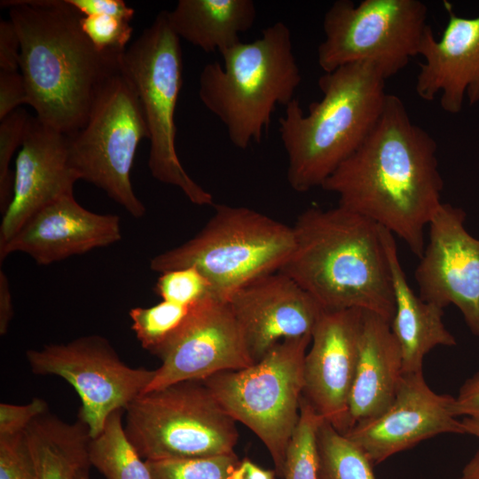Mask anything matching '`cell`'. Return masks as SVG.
Instances as JSON below:
<instances>
[{
  "label": "cell",
  "mask_w": 479,
  "mask_h": 479,
  "mask_svg": "<svg viewBox=\"0 0 479 479\" xmlns=\"http://www.w3.org/2000/svg\"><path fill=\"white\" fill-rule=\"evenodd\" d=\"M436 151L401 98L388 93L371 132L321 188L339 197L338 206L398 236L420 258L424 228L442 204Z\"/></svg>",
  "instance_id": "cell-1"
},
{
  "label": "cell",
  "mask_w": 479,
  "mask_h": 479,
  "mask_svg": "<svg viewBox=\"0 0 479 479\" xmlns=\"http://www.w3.org/2000/svg\"><path fill=\"white\" fill-rule=\"evenodd\" d=\"M20 41L28 105L43 124L71 136L86 123L122 54L98 50L67 0H5Z\"/></svg>",
  "instance_id": "cell-2"
},
{
  "label": "cell",
  "mask_w": 479,
  "mask_h": 479,
  "mask_svg": "<svg viewBox=\"0 0 479 479\" xmlns=\"http://www.w3.org/2000/svg\"><path fill=\"white\" fill-rule=\"evenodd\" d=\"M292 227L294 247L279 271L324 310L360 309L391 323L393 283L380 225L338 206L310 208Z\"/></svg>",
  "instance_id": "cell-3"
},
{
  "label": "cell",
  "mask_w": 479,
  "mask_h": 479,
  "mask_svg": "<svg viewBox=\"0 0 479 479\" xmlns=\"http://www.w3.org/2000/svg\"><path fill=\"white\" fill-rule=\"evenodd\" d=\"M385 82L373 63L345 65L320 76L322 98L310 104L307 114L297 98L285 107L279 132L293 190L321 187L359 147L383 110Z\"/></svg>",
  "instance_id": "cell-4"
},
{
  "label": "cell",
  "mask_w": 479,
  "mask_h": 479,
  "mask_svg": "<svg viewBox=\"0 0 479 479\" xmlns=\"http://www.w3.org/2000/svg\"><path fill=\"white\" fill-rule=\"evenodd\" d=\"M202 68L199 98L225 127L230 141L240 149L259 143L278 106L295 98L301 83L293 51L291 31L278 21L251 43H239Z\"/></svg>",
  "instance_id": "cell-5"
},
{
  "label": "cell",
  "mask_w": 479,
  "mask_h": 479,
  "mask_svg": "<svg viewBox=\"0 0 479 479\" xmlns=\"http://www.w3.org/2000/svg\"><path fill=\"white\" fill-rule=\"evenodd\" d=\"M215 214L192 239L155 255L157 272L193 266L211 284L215 296L227 302L239 288L279 271L294 247L288 226L246 207L215 204Z\"/></svg>",
  "instance_id": "cell-6"
},
{
  "label": "cell",
  "mask_w": 479,
  "mask_h": 479,
  "mask_svg": "<svg viewBox=\"0 0 479 479\" xmlns=\"http://www.w3.org/2000/svg\"><path fill=\"white\" fill-rule=\"evenodd\" d=\"M310 342L311 335L286 339L254 365L202 381L225 412L263 442L282 478L287 448L299 420Z\"/></svg>",
  "instance_id": "cell-7"
},
{
  "label": "cell",
  "mask_w": 479,
  "mask_h": 479,
  "mask_svg": "<svg viewBox=\"0 0 479 479\" xmlns=\"http://www.w3.org/2000/svg\"><path fill=\"white\" fill-rule=\"evenodd\" d=\"M121 69L133 84L143 108L150 135L152 176L180 189L195 205H215L211 193L185 171L176 148L175 113L183 85V53L167 11L161 12L126 49Z\"/></svg>",
  "instance_id": "cell-8"
},
{
  "label": "cell",
  "mask_w": 479,
  "mask_h": 479,
  "mask_svg": "<svg viewBox=\"0 0 479 479\" xmlns=\"http://www.w3.org/2000/svg\"><path fill=\"white\" fill-rule=\"evenodd\" d=\"M125 412L126 434L145 460L230 454L239 439L236 421L202 381L145 392Z\"/></svg>",
  "instance_id": "cell-9"
},
{
  "label": "cell",
  "mask_w": 479,
  "mask_h": 479,
  "mask_svg": "<svg viewBox=\"0 0 479 479\" xmlns=\"http://www.w3.org/2000/svg\"><path fill=\"white\" fill-rule=\"evenodd\" d=\"M149 130L136 90L120 68L104 84L84 126L68 136L69 161L80 179L103 190L135 218L146 212L130 180Z\"/></svg>",
  "instance_id": "cell-10"
},
{
  "label": "cell",
  "mask_w": 479,
  "mask_h": 479,
  "mask_svg": "<svg viewBox=\"0 0 479 479\" xmlns=\"http://www.w3.org/2000/svg\"><path fill=\"white\" fill-rule=\"evenodd\" d=\"M420 0H337L323 18L324 40L318 63L324 73L357 62H371L387 80L419 55L430 27Z\"/></svg>",
  "instance_id": "cell-11"
},
{
  "label": "cell",
  "mask_w": 479,
  "mask_h": 479,
  "mask_svg": "<svg viewBox=\"0 0 479 479\" xmlns=\"http://www.w3.org/2000/svg\"><path fill=\"white\" fill-rule=\"evenodd\" d=\"M26 357L35 374L59 376L72 385L81 399L78 419L91 438L112 412L125 411L145 393L155 374V370L129 366L108 340L95 334L29 349Z\"/></svg>",
  "instance_id": "cell-12"
},
{
  "label": "cell",
  "mask_w": 479,
  "mask_h": 479,
  "mask_svg": "<svg viewBox=\"0 0 479 479\" xmlns=\"http://www.w3.org/2000/svg\"><path fill=\"white\" fill-rule=\"evenodd\" d=\"M153 355L161 365L145 392L255 364L230 305L215 296L192 306L182 325Z\"/></svg>",
  "instance_id": "cell-13"
},
{
  "label": "cell",
  "mask_w": 479,
  "mask_h": 479,
  "mask_svg": "<svg viewBox=\"0 0 479 479\" xmlns=\"http://www.w3.org/2000/svg\"><path fill=\"white\" fill-rule=\"evenodd\" d=\"M465 211L443 203L428 224V243L414 272L419 296L455 305L479 337V239L465 228Z\"/></svg>",
  "instance_id": "cell-14"
},
{
  "label": "cell",
  "mask_w": 479,
  "mask_h": 479,
  "mask_svg": "<svg viewBox=\"0 0 479 479\" xmlns=\"http://www.w3.org/2000/svg\"><path fill=\"white\" fill-rule=\"evenodd\" d=\"M454 397L437 394L422 371L403 373L396 397L380 415L356 423L345 435L379 464L441 434H465L453 412Z\"/></svg>",
  "instance_id": "cell-15"
},
{
  "label": "cell",
  "mask_w": 479,
  "mask_h": 479,
  "mask_svg": "<svg viewBox=\"0 0 479 479\" xmlns=\"http://www.w3.org/2000/svg\"><path fill=\"white\" fill-rule=\"evenodd\" d=\"M364 310H324L304 359L302 397L337 431L350 428L349 402L359 353Z\"/></svg>",
  "instance_id": "cell-16"
},
{
  "label": "cell",
  "mask_w": 479,
  "mask_h": 479,
  "mask_svg": "<svg viewBox=\"0 0 479 479\" xmlns=\"http://www.w3.org/2000/svg\"><path fill=\"white\" fill-rule=\"evenodd\" d=\"M227 302L255 363L286 339L311 335L324 311L310 294L280 271L246 284Z\"/></svg>",
  "instance_id": "cell-17"
},
{
  "label": "cell",
  "mask_w": 479,
  "mask_h": 479,
  "mask_svg": "<svg viewBox=\"0 0 479 479\" xmlns=\"http://www.w3.org/2000/svg\"><path fill=\"white\" fill-rule=\"evenodd\" d=\"M13 173L12 197L0 226V246L37 211L74 194V185L80 180L69 161L68 136L35 116H31Z\"/></svg>",
  "instance_id": "cell-18"
},
{
  "label": "cell",
  "mask_w": 479,
  "mask_h": 479,
  "mask_svg": "<svg viewBox=\"0 0 479 479\" xmlns=\"http://www.w3.org/2000/svg\"><path fill=\"white\" fill-rule=\"evenodd\" d=\"M121 239L119 216L90 211L72 194L33 215L9 241L0 246V260L20 252L38 264L48 265L108 247Z\"/></svg>",
  "instance_id": "cell-19"
},
{
  "label": "cell",
  "mask_w": 479,
  "mask_h": 479,
  "mask_svg": "<svg viewBox=\"0 0 479 479\" xmlns=\"http://www.w3.org/2000/svg\"><path fill=\"white\" fill-rule=\"evenodd\" d=\"M449 19L441 38L429 27L419 55L415 90L427 101L440 94V106L449 114L462 110L467 98L470 106L479 102V15L465 18L448 7Z\"/></svg>",
  "instance_id": "cell-20"
},
{
  "label": "cell",
  "mask_w": 479,
  "mask_h": 479,
  "mask_svg": "<svg viewBox=\"0 0 479 479\" xmlns=\"http://www.w3.org/2000/svg\"><path fill=\"white\" fill-rule=\"evenodd\" d=\"M402 376L401 351L390 323L365 310L349 402L350 428L357 422L380 415L391 404Z\"/></svg>",
  "instance_id": "cell-21"
},
{
  "label": "cell",
  "mask_w": 479,
  "mask_h": 479,
  "mask_svg": "<svg viewBox=\"0 0 479 479\" xmlns=\"http://www.w3.org/2000/svg\"><path fill=\"white\" fill-rule=\"evenodd\" d=\"M391 269L395 314L390 323L399 346L403 373L422 371L425 356L436 346H455V337L445 327L444 308L422 300L408 284L399 261L395 236L381 226Z\"/></svg>",
  "instance_id": "cell-22"
},
{
  "label": "cell",
  "mask_w": 479,
  "mask_h": 479,
  "mask_svg": "<svg viewBox=\"0 0 479 479\" xmlns=\"http://www.w3.org/2000/svg\"><path fill=\"white\" fill-rule=\"evenodd\" d=\"M167 17L180 39L221 54L254 26L256 7L252 0H179Z\"/></svg>",
  "instance_id": "cell-23"
},
{
  "label": "cell",
  "mask_w": 479,
  "mask_h": 479,
  "mask_svg": "<svg viewBox=\"0 0 479 479\" xmlns=\"http://www.w3.org/2000/svg\"><path fill=\"white\" fill-rule=\"evenodd\" d=\"M35 479H76L91 467L88 447L90 435L79 419L66 422L49 411L35 418L25 429Z\"/></svg>",
  "instance_id": "cell-24"
},
{
  "label": "cell",
  "mask_w": 479,
  "mask_h": 479,
  "mask_svg": "<svg viewBox=\"0 0 479 479\" xmlns=\"http://www.w3.org/2000/svg\"><path fill=\"white\" fill-rule=\"evenodd\" d=\"M124 410L112 412L102 431L90 438L89 459L106 479H151L146 461L128 437L122 422Z\"/></svg>",
  "instance_id": "cell-25"
},
{
  "label": "cell",
  "mask_w": 479,
  "mask_h": 479,
  "mask_svg": "<svg viewBox=\"0 0 479 479\" xmlns=\"http://www.w3.org/2000/svg\"><path fill=\"white\" fill-rule=\"evenodd\" d=\"M318 479H376L365 453L325 420L318 431Z\"/></svg>",
  "instance_id": "cell-26"
},
{
  "label": "cell",
  "mask_w": 479,
  "mask_h": 479,
  "mask_svg": "<svg viewBox=\"0 0 479 479\" xmlns=\"http://www.w3.org/2000/svg\"><path fill=\"white\" fill-rule=\"evenodd\" d=\"M323 420L302 397L299 420L286 452L284 479H318V431Z\"/></svg>",
  "instance_id": "cell-27"
},
{
  "label": "cell",
  "mask_w": 479,
  "mask_h": 479,
  "mask_svg": "<svg viewBox=\"0 0 479 479\" xmlns=\"http://www.w3.org/2000/svg\"><path fill=\"white\" fill-rule=\"evenodd\" d=\"M190 309L163 300L151 307L132 308L131 328L142 347L154 354L182 325Z\"/></svg>",
  "instance_id": "cell-28"
},
{
  "label": "cell",
  "mask_w": 479,
  "mask_h": 479,
  "mask_svg": "<svg viewBox=\"0 0 479 479\" xmlns=\"http://www.w3.org/2000/svg\"><path fill=\"white\" fill-rule=\"evenodd\" d=\"M145 461L151 479H227L240 459L233 452L209 457Z\"/></svg>",
  "instance_id": "cell-29"
},
{
  "label": "cell",
  "mask_w": 479,
  "mask_h": 479,
  "mask_svg": "<svg viewBox=\"0 0 479 479\" xmlns=\"http://www.w3.org/2000/svg\"><path fill=\"white\" fill-rule=\"evenodd\" d=\"M160 274L154 291L163 301L192 307L208 297L215 296L209 281L193 266L170 270Z\"/></svg>",
  "instance_id": "cell-30"
},
{
  "label": "cell",
  "mask_w": 479,
  "mask_h": 479,
  "mask_svg": "<svg viewBox=\"0 0 479 479\" xmlns=\"http://www.w3.org/2000/svg\"><path fill=\"white\" fill-rule=\"evenodd\" d=\"M31 116L22 108H18L0 122V210L3 214L8 208L13 189V172L10 163L16 149L21 146Z\"/></svg>",
  "instance_id": "cell-31"
},
{
  "label": "cell",
  "mask_w": 479,
  "mask_h": 479,
  "mask_svg": "<svg viewBox=\"0 0 479 479\" xmlns=\"http://www.w3.org/2000/svg\"><path fill=\"white\" fill-rule=\"evenodd\" d=\"M81 27L93 45L101 51L123 53L133 27L130 21L109 16H82Z\"/></svg>",
  "instance_id": "cell-32"
},
{
  "label": "cell",
  "mask_w": 479,
  "mask_h": 479,
  "mask_svg": "<svg viewBox=\"0 0 479 479\" xmlns=\"http://www.w3.org/2000/svg\"><path fill=\"white\" fill-rule=\"evenodd\" d=\"M0 479H35L24 432L0 436Z\"/></svg>",
  "instance_id": "cell-33"
},
{
  "label": "cell",
  "mask_w": 479,
  "mask_h": 479,
  "mask_svg": "<svg viewBox=\"0 0 479 479\" xmlns=\"http://www.w3.org/2000/svg\"><path fill=\"white\" fill-rule=\"evenodd\" d=\"M48 412L47 403L38 397L26 404H0V436L23 433L38 416Z\"/></svg>",
  "instance_id": "cell-34"
},
{
  "label": "cell",
  "mask_w": 479,
  "mask_h": 479,
  "mask_svg": "<svg viewBox=\"0 0 479 479\" xmlns=\"http://www.w3.org/2000/svg\"><path fill=\"white\" fill-rule=\"evenodd\" d=\"M23 104L28 105V95L21 73L0 70V121Z\"/></svg>",
  "instance_id": "cell-35"
},
{
  "label": "cell",
  "mask_w": 479,
  "mask_h": 479,
  "mask_svg": "<svg viewBox=\"0 0 479 479\" xmlns=\"http://www.w3.org/2000/svg\"><path fill=\"white\" fill-rule=\"evenodd\" d=\"M82 16L109 15L131 21L135 13L122 0H67Z\"/></svg>",
  "instance_id": "cell-36"
},
{
  "label": "cell",
  "mask_w": 479,
  "mask_h": 479,
  "mask_svg": "<svg viewBox=\"0 0 479 479\" xmlns=\"http://www.w3.org/2000/svg\"><path fill=\"white\" fill-rule=\"evenodd\" d=\"M20 41L12 22L0 20V70L16 72L20 69Z\"/></svg>",
  "instance_id": "cell-37"
},
{
  "label": "cell",
  "mask_w": 479,
  "mask_h": 479,
  "mask_svg": "<svg viewBox=\"0 0 479 479\" xmlns=\"http://www.w3.org/2000/svg\"><path fill=\"white\" fill-rule=\"evenodd\" d=\"M453 412L458 418H479V371L465 381L454 397Z\"/></svg>",
  "instance_id": "cell-38"
},
{
  "label": "cell",
  "mask_w": 479,
  "mask_h": 479,
  "mask_svg": "<svg viewBox=\"0 0 479 479\" xmlns=\"http://www.w3.org/2000/svg\"><path fill=\"white\" fill-rule=\"evenodd\" d=\"M13 302L10 283L5 272L0 271V334L4 335L13 318Z\"/></svg>",
  "instance_id": "cell-39"
},
{
  "label": "cell",
  "mask_w": 479,
  "mask_h": 479,
  "mask_svg": "<svg viewBox=\"0 0 479 479\" xmlns=\"http://www.w3.org/2000/svg\"><path fill=\"white\" fill-rule=\"evenodd\" d=\"M274 470L264 469L248 459L240 460L227 479H275Z\"/></svg>",
  "instance_id": "cell-40"
},
{
  "label": "cell",
  "mask_w": 479,
  "mask_h": 479,
  "mask_svg": "<svg viewBox=\"0 0 479 479\" xmlns=\"http://www.w3.org/2000/svg\"><path fill=\"white\" fill-rule=\"evenodd\" d=\"M461 479H479V450L464 467Z\"/></svg>",
  "instance_id": "cell-41"
},
{
  "label": "cell",
  "mask_w": 479,
  "mask_h": 479,
  "mask_svg": "<svg viewBox=\"0 0 479 479\" xmlns=\"http://www.w3.org/2000/svg\"><path fill=\"white\" fill-rule=\"evenodd\" d=\"M461 423L465 434H469L479 438V418L464 417Z\"/></svg>",
  "instance_id": "cell-42"
},
{
  "label": "cell",
  "mask_w": 479,
  "mask_h": 479,
  "mask_svg": "<svg viewBox=\"0 0 479 479\" xmlns=\"http://www.w3.org/2000/svg\"><path fill=\"white\" fill-rule=\"evenodd\" d=\"M89 469L90 468H85V469H82L81 470L77 476H76V479H90V474H89Z\"/></svg>",
  "instance_id": "cell-43"
}]
</instances>
